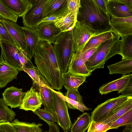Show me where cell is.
Instances as JSON below:
<instances>
[{"instance_id": "1", "label": "cell", "mask_w": 132, "mask_h": 132, "mask_svg": "<svg viewBox=\"0 0 132 132\" xmlns=\"http://www.w3.org/2000/svg\"><path fill=\"white\" fill-rule=\"evenodd\" d=\"M33 57L40 74L51 87L61 89L64 73L61 61L56 55L53 46L47 42L40 40Z\"/></svg>"}, {"instance_id": "2", "label": "cell", "mask_w": 132, "mask_h": 132, "mask_svg": "<svg viewBox=\"0 0 132 132\" xmlns=\"http://www.w3.org/2000/svg\"><path fill=\"white\" fill-rule=\"evenodd\" d=\"M80 1L77 21L89 23L94 29L101 32L112 30L110 15L102 11L94 0Z\"/></svg>"}, {"instance_id": "3", "label": "cell", "mask_w": 132, "mask_h": 132, "mask_svg": "<svg viewBox=\"0 0 132 132\" xmlns=\"http://www.w3.org/2000/svg\"><path fill=\"white\" fill-rule=\"evenodd\" d=\"M120 36L117 34L111 39L100 45L85 63L92 72L96 69L104 68L106 61L117 54H120Z\"/></svg>"}, {"instance_id": "4", "label": "cell", "mask_w": 132, "mask_h": 132, "mask_svg": "<svg viewBox=\"0 0 132 132\" xmlns=\"http://www.w3.org/2000/svg\"><path fill=\"white\" fill-rule=\"evenodd\" d=\"M53 44L55 53L61 61L64 73L67 71L73 53L74 42L72 30L62 32Z\"/></svg>"}, {"instance_id": "5", "label": "cell", "mask_w": 132, "mask_h": 132, "mask_svg": "<svg viewBox=\"0 0 132 132\" xmlns=\"http://www.w3.org/2000/svg\"><path fill=\"white\" fill-rule=\"evenodd\" d=\"M72 30L73 52L82 51L91 37L102 33L94 29L91 24L85 21H77Z\"/></svg>"}, {"instance_id": "6", "label": "cell", "mask_w": 132, "mask_h": 132, "mask_svg": "<svg viewBox=\"0 0 132 132\" xmlns=\"http://www.w3.org/2000/svg\"><path fill=\"white\" fill-rule=\"evenodd\" d=\"M132 97L121 95L107 100L98 105L92 111L91 116V121H100L118 106Z\"/></svg>"}, {"instance_id": "7", "label": "cell", "mask_w": 132, "mask_h": 132, "mask_svg": "<svg viewBox=\"0 0 132 132\" xmlns=\"http://www.w3.org/2000/svg\"><path fill=\"white\" fill-rule=\"evenodd\" d=\"M53 92L55 115L57 123L64 131L68 132L70 130L72 123L68 112V105L65 101Z\"/></svg>"}, {"instance_id": "8", "label": "cell", "mask_w": 132, "mask_h": 132, "mask_svg": "<svg viewBox=\"0 0 132 132\" xmlns=\"http://www.w3.org/2000/svg\"><path fill=\"white\" fill-rule=\"evenodd\" d=\"M47 0H39L22 17L24 26L35 29L42 19Z\"/></svg>"}, {"instance_id": "9", "label": "cell", "mask_w": 132, "mask_h": 132, "mask_svg": "<svg viewBox=\"0 0 132 132\" xmlns=\"http://www.w3.org/2000/svg\"><path fill=\"white\" fill-rule=\"evenodd\" d=\"M40 41L54 44L62 32L54 25L53 21L43 22L37 25L35 29Z\"/></svg>"}, {"instance_id": "10", "label": "cell", "mask_w": 132, "mask_h": 132, "mask_svg": "<svg viewBox=\"0 0 132 132\" xmlns=\"http://www.w3.org/2000/svg\"><path fill=\"white\" fill-rule=\"evenodd\" d=\"M1 56L6 62L16 69L23 71L19 56V51L10 43L3 40L0 42Z\"/></svg>"}, {"instance_id": "11", "label": "cell", "mask_w": 132, "mask_h": 132, "mask_svg": "<svg viewBox=\"0 0 132 132\" xmlns=\"http://www.w3.org/2000/svg\"><path fill=\"white\" fill-rule=\"evenodd\" d=\"M67 71L77 76L87 77L91 75L92 72L88 70L86 65L82 51L73 52Z\"/></svg>"}, {"instance_id": "12", "label": "cell", "mask_w": 132, "mask_h": 132, "mask_svg": "<svg viewBox=\"0 0 132 132\" xmlns=\"http://www.w3.org/2000/svg\"><path fill=\"white\" fill-rule=\"evenodd\" d=\"M0 22L13 38L19 47L26 51V45L25 36L21 27L16 22L2 18Z\"/></svg>"}, {"instance_id": "13", "label": "cell", "mask_w": 132, "mask_h": 132, "mask_svg": "<svg viewBox=\"0 0 132 132\" xmlns=\"http://www.w3.org/2000/svg\"><path fill=\"white\" fill-rule=\"evenodd\" d=\"M42 104L41 95L32 86L30 89L25 92L19 108L26 111L33 112L40 108Z\"/></svg>"}, {"instance_id": "14", "label": "cell", "mask_w": 132, "mask_h": 132, "mask_svg": "<svg viewBox=\"0 0 132 132\" xmlns=\"http://www.w3.org/2000/svg\"><path fill=\"white\" fill-rule=\"evenodd\" d=\"M41 81L38 90L42 98V104L44 108L52 112L55 115L54 92L45 79L40 74Z\"/></svg>"}, {"instance_id": "15", "label": "cell", "mask_w": 132, "mask_h": 132, "mask_svg": "<svg viewBox=\"0 0 132 132\" xmlns=\"http://www.w3.org/2000/svg\"><path fill=\"white\" fill-rule=\"evenodd\" d=\"M110 23L111 29L120 37L132 35V16L122 18L111 16Z\"/></svg>"}, {"instance_id": "16", "label": "cell", "mask_w": 132, "mask_h": 132, "mask_svg": "<svg viewBox=\"0 0 132 132\" xmlns=\"http://www.w3.org/2000/svg\"><path fill=\"white\" fill-rule=\"evenodd\" d=\"M132 80V74L123 75L120 78L104 84L99 89L100 93L106 95L112 91H117L120 93Z\"/></svg>"}, {"instance_id": "17", "label": "cell", "mask_w": 132, "mask_h": 132, "mask_svg": "<svg viewBox=\"0 0 132 132\" xmlns=\"http://www.w3.org/2000/svg\"><path fill=\"white\" fill-rule=\"evenodd\" d=\"M25 92L23 89L14 86L7 88L2 93L3 98L11 109L20 107Z\"/></svg>"}, {"instance_id": "18", "label": "cell", "mask_w": 132, "mask_h": 132, "mask_svg": "<svg viewBox=\"0 0 132 132\" xmlns=\"http://www.w3.org/2000/svg\"><path fill=\"white\" fill-rule=\"evenodd\" d=\"M25 36L26 45L25 52L28 59L31 60L40 41L38 35L35 29H32L24 26L21 27Z\"/></svg>"}, {"instance_id": "19", "label": "cell", "mask_w": 132, "mask_h": 132, "mask_svg": "<svg viewBox=\"0 0 132 132\" xmlns=\"http://www.w3.org/2000/svg\"><path fill=\"white\" fill-rule=\"evenodd\" d=\"M17 69L5 61L0 56V88L5 87L10 82L17 79Z\"/></svg>"}, {"instance_id": "20", "label": "cell", "mask_w": 132, "mask_h": 132, "mask_svg": "<svg viewBox=\"0 0 132 132\" xmlns=\"http://www.w3.org/2000/svg\"><path fill=\"white\" fill-rule=\"evenodd\" d=\"M18 17H22L32 6L31 0H1Z\"/></svg>"}, {"instance_id": "21", "label": "cell", "mask_w": 132, "mask_h": 132, "mask_svg": "<svg viewBox=\"0 0 132 132\" xmlns=\"http://www.w3.org/2000/svg\"><path fill=\"white\" fill-rule=\"evenodd\" d=\"M107 6L110 16L122 18L132 16V10L117 0H107Z\"/></svg>"}, {"instance_id": "22", "label": "cell", "mask_w": 132, "mask_h": 132, "mask_svg": "<svg viewBox=\"0 0 132 132\" xmlns=\"http://www.w3.org/2000/svg\"><path fill=\"white\" fill-rule=\"evenodd\" d=\"M132 109V97L120 105L100 121L109 125L127 112Z\"/></svg>"}, {"instance_id": "23", "label": "cell", "mask_w": 132, "mask_h": 132, "mask_svg": "<svg viewBox=\"0 0 132 132\" xmlns=\"http://www.w3.org/2000/svg\"><path fill=\"white\" fill-rule=\"evenodd\" d=\"M53 22L55 26L63 32L71 30L77 21L74 14L69 10L64 16Z\"/></svg>"}, {"instance_id": "24", "label": "cell", "mask_w": 132, "mask_h": 132, "mask_svg": "<svg viewBox=\"0 0 132 132\" xmlns=\"http://www.w3.org/2000/svg\"><path fill=\"white\" fill-rule=\"evenodd\" d=\"M110 74L118 73L123 75L132 72V59H122L114 64L107 66Z\"/></svg>"}, {"instance_id": "25", "label": "cell", "mask_w": 132, "mask_h": 132, "mask_svg": "<svg viewBox=\"0 0 132 132\" xmlns=\"http://www.w3.org/2000/svg\"><path fill=\"white\" fill-rule=\"evenodd\" d=\"M117 34L112 29L92 37L85 45L82 51L91 48L97 47L102 43L112 38Z\"/></svg>"}, {"instance_id": "26", "label": "cell", "mask_w": 132, "mask_h": 132, "mask_svg": "<svg viewBox=\"0 0 132 132\" xmlns=\"http://www.w3.org/2000/svg\"><path fill=\"white\" fill-rule=\"evenodd\" d=\"M63 86L67 90H78V87L86 80V77L77 76L67 71L63 75Z\"/></svg>"}, {"instance_id": "27", "label": "cell", "mask_w": 132, "mask_h": 132, "mask_svg": "<svg viewBox=\"0 0 132 132\" xmlns=\"http://www.w3.org/2000/svg\"><path fill=\"white\" fill-rule=\"evenodd\" d=\"M91 118L89 113H84L79 116L70 128L71 132H85L88 129L91 122Z\"/></svg>"}, {"instance_id": "28", "label": "cell", "mask_w": 132, "mask_h": 132, "mask_svg": "<svg viewBox=\"0 0 132 132\" xmlns=\"http://www.w3.org/2000/svg\"><path fill=\"white\" fill-rule=\"evenodd\" d=\"M11 123L15 132H38L42 125V123L21 121L18 119H14Z\"/></svg>"}, {"instance_id": "29", "label": "cell", "mask_w": 132, "mask_h": 132, "mask_svg": "<svg viewBox=\"0 0 132 132\" xmlns=\"http://www.w3.org/2000/svg\"><path fill=\"white\" fill-rule=\"evenodd\" d=\"M67 3V0H47L42 19L47 18L56 12Z\"/></svg>"}, {"instance_id": "30", "label": "cell", "mask_w": 132, "mask_h": 132, "mask_svg": "<svg viewBox=\"0 0 132 132\" xmlns=\"http://www.w3.org/2000/svg\"><path fill=\"white\" fill-rule=\"evenodd\" d=\"M121 37L120 55L122 59H132V35Z\"/></svg>"}, {"instance_id": "31", "label": "cell", "mask_w": 132, "mask_h": 132, "mask_svg": "<svg viewBox=\"0 0 132 132\" xmlns=\"http://www.w3.org/2000/svg\"><path fill=\"white\" fill-rule=\"evenodd\" d=\"M110 129L120 127L132 128V109H131L109 125Z\"/></svg>"}, {"instance_id": "32", "label": "cell", "mask_w": 132, "mask_h": 132, "mask_svg": "<svg viewBox=\"0 0 132 132\" xmlns=\"http://www.w3.org/2000/svg\"><path fill=\"white\" fill-rule=\"evenodd\" d=\"M52 90L60 97L66 102L68 107L70 109L78 110L83 113L85 110L89 111L92 109L86 106L84 103H81L67 97L59 90L56 91L52 88Z\"/></svg>"}, {"instance_id": "33", "label": "cell", "mask_w": 132, "mask_h": 132, "mask_svg": "<svg viewBox=\"0 0 132 132\" xmlns=\"http://www.w3.org/2000/svg\"><path fill=\"white\" fill-rule=\"evenodd\" d=\"M37 115L39 118L46 123L48 125L57 123V120L55 114L51 111L44 108L39 109L33 112Z\"/></svg>"}, {"instance_id": "34", "label": "cell", "mask_w": 132, "mask_h": 132, "mask_svg": "<svg viewBox=\"0 0 132 132\" xmlns=\"http://www.w3.org/2000/svg\"><path fill=\"white\" fill-rule=\"evenodd\" d=\"M0 114L5 117L10 122L14 120L16 116L15 112L10 109L3 98H0Z\"/></svg>"}, {"instance_id": "35", "label": "cell", "mask_w": 132, "mask_h": 132, "mask_svg": "<svg viewBox=\"0 0 132 132\" xmlns=\"http://www.w3.org/2000/svg\"><path fill=\"white\" fill-rule=\"evenodd\" d=\"M109 129V126L103 122L91 121L87 132H106Z\"/></svg>"}, {"instance_id": "36", "label": "cell", "mask_w": 132, "mask_h": 132, "mask_svg": "<svg viewBox=\"0 0 132 132\" xmlns=\"http://www.w3.org/2000/svg\"><path fill=\"white\" fill-rule=\"evenodd\" d=\"M0 17L16 22L18 17L10 11L0 0Z\"/></svg>"}, {"instance_id": "37", "label": "cell", "mask_w": 132, "mask_h": 132, "mask_svg": "<svg viewBox=\"0 0 132 132\" xmlns=\"http://www.w3.org/2000/svg\"><path fill=\"white\" fill-rule=\"evenodd\" d=\"M23 71L27 73L31 78L33 84L36 87H38L41 81L40 74L37 67L32 68H23Z\"/></svg>"}, {"instance_id": "38", "label": "cell", "mask_w": 132, "mask_h": 132, "mask_svg": "<svg viewBox=\"0 0 132 132\" xmlns=\"http://www.w3.org/2000/svg\"><path fill=\"white\" fill-rule=\"evenodd\" d=\"M69 11V10L68 7L67 3L64 6L56 12L47 18L42 19L37 25L43 22L53 21L58 19L65 15Z\"/></svg>"}, {"instance_id": "39", "label": "cell", "mask_w": 132, "mask_h": 132, "mask_svg": "<svg viewBox=\"0 0 132 132\" xmlns=\"http://www.w3.org/2000/svg\"><path fill=\"white\" fill-rule=\"evenodd\" d=\"M0 34L2 37L1 40L6 41L10 43L17 49L19 51L23 50L19 47L8 31L0 23Z\"/></svg>"}, {"instance_id": "40", "label": "cell", "mask_w": 132, "mask_h": 132, "mask_svg": "<svg viewBox=\"0 0 132 132\" xmlns=\"http://www.w3.org/2000/svg\"><path fill=\"white\" fill-rule=\"evenodd\" d=\"M19 56L22 68H32L35 66L28 57L26 53L23 50L19 51Z\"/></svg>"}, {"instance_id": "41", "label": "cell", "mask_w": 132, "mask_h": 132, "mask_svg": "<svg viewBox=\"0 0 132 132\" xmlns=\"http://www.w3.org/2000/svg\"><path fill=\"white\" fill-rule=\"evenodd\" d=\"M68 7L74 14L77 21V17L80 6V0H67Z\"/></svg>"}, {"instance_id": "42", "label": "cell", "mask_w": 132, "mask_h": 132, "mask_svg": "<svg viewBox=\"0 0 132 132\" xmlns=\"http://www.w3.org/2000/svg\"><path fill=\"white\" fill-rule=\"evenodd\" d=\"M64 96L72 100L84 103L82 98L79 93L78 90H68L65 93Z\"/></svg>"}, {"instance_id": "43", "label": "cell", "mask_w": 132, "mask_h": 132, "mask_svg": "<svg viewBox=\"0 0 132 132\" xmlns=\"http://www.w3.org/2000/svg\"><path fill=\"white\" fill-rule=\"evenodd\" d=\"M0 132H15L11 123L9 122L0 123Z\"/></svg>"}, {"instance_id": "44", "label": "cell", "mask_w": 132, "mask_h": 132, "mask_svg": "<svg viewBox=\"0 0 132 132\" xmlns=\"http://www.w3.org/2000/svg\"><path fill=\"white\" fill-rule=\"evenodd\" d=\"M97 47L91 48L82 52L84 59L86 63L96 50Z\"/></svg>"}, {"instance_id": "45", "label": "cell", "mask_w": 132, "mask_h": 132, "mask_svg": "<svg viewBox=\"0 0 132 132\" xmlns=\"http://www.w3.org/2000/svg\"><path fill=\"white\" fill-rule=\"evenodd\" d=\"M94 1L102 11L109 14L107 6V0H94Z\"/></svg>"}, {"instance_id": "46", "label": "cell", "mask_w": 132, "mask_h": 132, "mask_svg": "<svg viewBox=\"0 0 132 132\" xmlns=\"http://www.w3.org/2000/svg\"><path fill=\"white\" fill-rule=\"evenodd\" d=\"M121 93L122 95L128 97H132V80Z\"/></svg>"}, {"instance_id": "47", "label": "cell", "mask_w": 132, "mask_h": 132, "mask_svg": "<svg viewBox=\"0 0 132 132\" xmlns=\"http://www.w3.org/2000/svg\"><path fill=\"white\" fill-rule=\"evenodd\" d=\"M49 129L48 132H60L58 126L55 123L49 125Z\"/></svg>"}, {"instance_id": "48", "label": "cell", "mask_w": 132, "mask_h": 132, "mask_svg": "<svg viewBox=\"0 0 132 132\" xmlns=\"http://www.w3.org/2000/svg\"><path fill=\"white\" fill-rule=\"evenodd\" d=\"M118 2L122 4L130 9L132 10V0H117Z\"/></svg>"}, {"instance_id": "49", "label": "cell", "mask_w": 132, "mask_h": 132, "mask_svg": "<svg viewBox=\"0 0 132 132\" xmlns=\"http://www.w3.org/2000/svg\"><path fill=\"white\" fill-rule=\"evenodd\" d=\"M7 122L9 121L6 118L0 114V123Z\"/></svg>"}, {"instance_id": "50", "label": "cell", "mask_w": 132, "mask_h": 132, "mask_svg": "<svg viewBox=\"0 0 132 132\" xmlns=\"http://www.w3.org/2000/svg\"><path fill=\"white\" fill-rule=\"evenodd\" d=\"M122 132H132V128L125 127Z\"/></svg>"}, {"instance_id": "51", "label": "cell", "mask_w": 132, "mask_h": 132, "mask_svg": "<svg viewBox=\"0 0 132 132\" xmlns=\"http://www.w3.org/2000/svg\"><path fill=\"white\" fill-rule=\"evenodd\" d=\"M38 132H43V131L42 129L41 128H40Z\"/></svg>"}, {"instance_id": "52", "label": "cell", "mask_w": 132, "mask_h": 132, "mask_svg": "<svg viewBox=\"0 0 132 132\" xmlns=\"http://www.w3.org/2000/svg\"><path fill=\"white\" fill-rule=\"evenodd\" d=\"M2 37L0 34V42L1 41V40H2Z\"/></svg>"}, {"instance_id": "53", "label": "cell", "mask_w": 132, "mask_h": 132, "mask_svg": "<svg viewBox=\"0 0 132 132\" xmlns=\"http://www.w3.org/2000/svg\"><path fill=\"white\" fill-rule=\"evenodd\" d=\"M2 20V18L1 17H0V22Z\"/></svg>"}, {"instance_id": "54", "label": "cell", "mask_w": 132, "mask_h": 132, "mask_svg": "<svg viewBox=\"0 0 132 132\" xmlns=\"http://www.w3.org/2000/svg\"><path fill=\"white\" fill-rule=\"evenodd\" d=\"M64 132H67V131H64Z\"/></svg>"}]
</instances>
